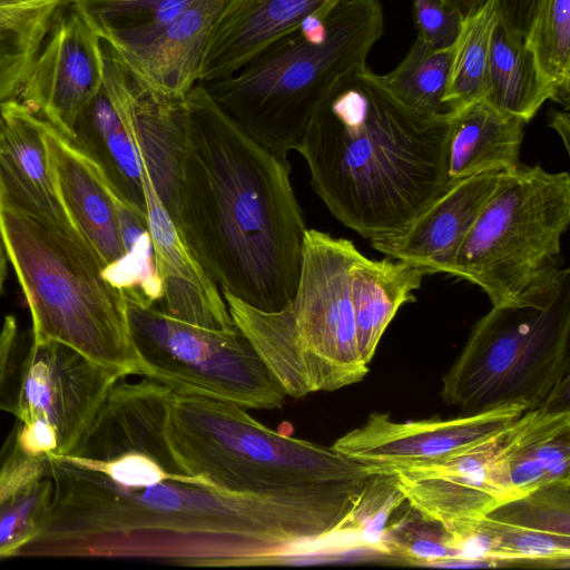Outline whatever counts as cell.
Returning <instances> with one entry per match:
<instances>
[{
  "mask_svg": "<svg viewBox=\"0 0 570 570\" xmlns=\"http://www.w3.org/2000/svg\"><path fill=\"white\" fill-rule=\"evenodd\" d=\"M527 124L484 99L455 112L450 119L445 146L448 184L518 165Z\"/></svg>",
  "mask_w": 570,
  "mask_h": 570,
  "instance_id": "cell-22",
  "label": "cell"
},
{
  "mask_svg": "<svg viewBox=\"0 0 570 570\" xmlns=\"http://www.w3.org/2000/svg\"><path fill=\"white\" fill-rule=\"evenodd\" d=\"M450 119L405 105L364 65L335 82L296 150L330 213L361 237L381 239L448 188Z\"/></svg>",
  "mask_w": 570,
  "mask_h": 570,
  "instance_id": "cell-3",
  "label": "cell"
},
{
  "mask_svg": "<svg viewBox=\"0 0 570 570\" xmlns=\"http://www.w3.org/2000/svg\"><path fill=\"white\" fill-rule=\"evenodd\" d=\"M52 1H67V0H0V8H16L32 4H41Z\"/></svg>",
  "mask_w": 570,
  "mask_h": 570,
  "instance_id": "cell-41",
  "label": "cell"
},
{
  "mask_svg": "<svg viewBox=\"0 0 570 570\" xmlns=\"http://www.w3.org/2000/svg\"><path fill=\"white\" fill-rule=\"evenodd\" d=\"M326 23L322 41L308 40L297 29L233 75L203 83L247 135L283 160L296 150L335 82L366 65L384 32V12L379 0H342Z\"/></svg>",
  "mask_w": 570,
  "mask_h": 570,
  "instance_id": "cell-7",
  "label": "cell"
},
{
  "mask_svg": "<svg viewBox=\"0 0 570 570\" xmlns=\"http://www.w3.org/2000/svg\"><path fill=\"white\" fill-rule=\"evenodd\" d=\"M0 232L30 309L33 340L61 342L124 377L138 375L125 294L71 226L0 207Z\"/></svg>",
  "mask_w": 570,
  "mask_h": 570,
  "instance_id": "cell-5",
  "label": "cell"
},
{
  "mask_svg": "<svg viewBox=\"0 0 570 570\" xmlns=\"http://www.w3.org/2000/svg\"><path fill=\"white\" fill-rule=\"evenodd\" d=\"M116 207L125 256L102 269L104 277L120 289L129 305H158L164 294L147 217L117 194Z\"/></svg>",
  "mask_w": 570,
  "mask_h": 570,
  "instance_id": "cell-29",
  "label": "cell"
},
{
  "mask_svg": "<svg viewBox=\"0 0 570 570\" xmlns=\"http://www.w3.org/2000/svg\"><path fill=\"white\" fill-rule=\"evenodd\" d=\"M225 0H196L148 42L116 51L131 77L154 98L180 101L199 82L213 27Z\"/></svg>",
  "mask_w": 570,
  "mask_h": 570,
  "instance_id": "cell-17",
  "label": "cell"
},
{
  "mask_svg": "<svg viewBox=\"0 0 570 570\" xmlns=\"http://www.w3.org/2000/svg\"><path fill=\"white\" fill-rule=\"evenodd\" d=\"M45 139L55 187L71 225L95 249L105 267L117 263L126 250L116 190L98 165L48 122Z\"/></svg>",
  "mask_w": 570,
  "mask_h": 570,
  "instance_id": "cell-19",
  "label": "cell"
},
{
  "mask_svg": "<svg viewBox=\"0 0 570 570\" xmlns=\"http://www.w3.org/2000/svg\"><path fill=\"white\" fill-rule=\"evenodd\" d=\"M498 22L511 35L523 38L541 0H490Z\"/></svg>",
  "mask_w": 570,
  "mask_h": 570,
  "instance_id": "cell-37",
  "label": "cell"
},
{
  "mask_svg": "<svg viewBox=\"0 0 570 570\" xmlns=\"http://www.w3.org/2000/svg\"><path fill=\"white\" fill-rule=\"evenodd\" d=\"M122 377L61 342L30 335L22 345L18 336L0 385V410L20 422H48L58 436L56 456L66 455Z\"/></svg>",
  "mask_w": 570,
  "mask_h": 570,
  "instance_id": "cell-11",
  "label": "cell"
},
{
  "mask_svg": "<svg viewBox=\"0 0 570 570\" xmlns=\"http://www.w3.org/2000/svg\"><path fill=\"white\" fill-rule=\"evenodd\" d=\"M52 499L19 557L153 559L195 567L274 563L342 520L336 502L232 494L186 473L169 445L144 473L114 482L51 458Z\"/></svg>",
  "mask_w": 570,
  "mask_h": 570,
  "instance_id": "cell-1",
  "label": "cell"
},
{
  "mask_svg": "<svg viewBox=\"0 0 570 570\" xmlns=\"http://www.w3.org/2000/svg\"><path fill=\"white\" fill-rule=\"evenodd\" d=\"M548 120V125L559 134L563 140L567 153H569L570 115L568 109L563 111L551 110Z\"/></svg>",
  "mask_w": 570,
  "mask_h": 570,
  "instance_id": "cell-39",
  "label": "cell"
},
{
  "mask_svg": "<svg viewBox=\"0 0 570 570\" xmlns=\"http://www.w3.org/2000/svg\"><path fill=\"white\" fill-rule=\"evenodd\" d=\"M46 124L17 98L0 105V207L71 225L49 168Z\"/></svg>",
  "mask_w": 570,
  "mask_h": 570,
  "instance_id": "cell-21",
  "label": "cell"
},
{
  "mask_svg": "<svg viewBox=\"0 0 570 570\" xmlns=\"http://www.w3.org/2000/svg\"><path fill=\"white\" fill-rule=\"evenodd\" d=\"M569 224V173L519 163L501 171L444 274L478 285L492 307H549L570 281L561 255Z\"/></svg>",
  "mask_w": 570,
  "mask_h": 570,
  "instance_id": "cell-8",
  "label": "cell"
},
{
  "mask_svg": "<svg viewBox=\"0 0 570 570\" xmlns=\"http://www.w3.org/2000/svg\"><path fill=\"white\" fill-rule=\"evenodd\" d=\"M428 274L400 259H371L357 252L351 269V292L357 345L366 364L400 307L415 301L414 291Z\"/></svg>",
  "mask_w": 570,
  "mask_h": 570,
  "instance_id": "cell-23",
  "label": "cell"
},
{
  "mask_svg": "<svg viewBox=\"0 0 570 570\" xmlns=\"http://www.w3.org/2000/svg\"><path fill=\"white\" fill-rule=\"evenodd\" d=\"M489 515L559 535L570 537V482L542 485Z\"/></svg>",
  "mask_w": 570,
  "mask_h": 570,
  "instance_id": "cell-35",
  "label": "cell"
},
{
  "mask_svg": "<svg viewBox=\"0 0 570 570\" xmlns=\"http://www.w3.org/2000/svg\"><path fill=\"white\" fill-rule=\"evenodd\" d=\"M405 502L393 473H368L353 505L326 537L311 547L347 553L372 552L387 556L385 531L393 513Z\"/></svg>",
  "mask_w": 570,
  "mask_h": 570,
  "instance_id": "cell-26",
  "label": "cell"
},
{
  "mask_svg": "<svg viewBox=\"0 0 570 570\" xmlns=\"http://www.w3.org/2000/svg\"><path fill=\"white\" fill-rule=\"evenodd\" d=\"M455 43V42H454ZM454 45L435 48L416 37L401 62L380 75L383 85L405 105L433 117L451 118L445 101Z\"/></svg>",
  "mask_w": 570,
  "mask_h": 570,
  "instance_id": "cell-31",
  "label": "cell"
},
{
  "mask_svg": "<svg viewBox=\"0 0 570 570\" xmlns=\"http://www.w3.org/2000/svg\"><path fill=\"white\" fill-rule=\"evenodd\" d=\"M357 252L350 239L307 229L297 287L283 308L261 311L222 292L235 325L287 396L333 392L368 372L357 345L351 292Z\"/></svg>",
  "mask_w": 570,
  "mask_h": 570,
  "instance_id": "cell-6",
  "label": "cell"
},
{
  "mask_svg": "<svg viewBox=\"0 0 570 570\" xmlns=\"http://www.w3.org/2000/svg\"><path fill=\"white\" fill-rule=\"evenodd\" d=\"M502 170L479 173L451 185L401 233L370 240L375 250L425 269L445 273L460 244L494 191Z\"/></svg>",
  "mask_w": 570,
  "mask_h": 570,
  "instance_id": "cell-16",
  "label": "cell"
},
{
  "mask_svg": "<svg viewBox=\"0 0 570 570\" xmlns=\"http://www.w3.org/2000/svg\"><path fill=\"white\" fill-rule=\"evenodd\" d=\"M570 281L546 308L492 307L442 377L441 397L472 414L513 402L569 404Z\"/></svg>",
  "mask_w": 570,
  "mask_h": 570,
  "instance_id": "cell-9",
  "label": "cell"
},
{
  "mask_svg": "<svg viewBox=\"0 0 570 570\" xmlns=\"http://www.w3.org/2000/svg\"><path fill=\"white\" fill-rule=\"evenodd\" d=\"M527 410L528 403L513 402L456 417L409 422L374 412L332 446L363 465L367 473H396L470 450L505 430Z\"/></svg>",
  "mask_w": 570,
  "mask_h": 570,
  "instance_id": "cell-12",
  "label": "cell"
},
{
  "mask_svg": "<svg viewBox=\"0 0 570 570\" xmlns=\"http://www.w3.org/2000/svg\"><path fill=\"white\" fill-rule=\"evenodd\" d=\"M10 443L0 463V559L18 557L39 534L52 499L49 459L27 455Z\"/></svg>",
  "mask_w": 570,
  "mask_h": 570,
  "instance_id": "cell-24",
  "label": "cell"
},
{
  "mask_svg": "<svg viewBox=\"0 0 570 570\" xmlns=\"http://www.w3.org/2000/svg\"><path fill=\"white\" fill-rule=\"evenodd\" d=\"M177 224L219 287L261 311L297 287L307 230L291 164L247 135L198 82L183 99Z\"/></svg>",
  "mask_w": 570,
  "mask_h": 570,
  "instance_id": "cell-2",
  "label": "cell"
},
{
  "mask_svg": "<svg viewBox=\"0 0 570 570\" xmlns=\"http://www.w3.org/2000/svg\"><path fill=\"white\" fill-rule=\"evenodd\" d=\"M196 0H70L94 32L115 50L139 47Z\"/></svg>",
  "mask_w": 570,
  "mask_h": 570,
  "instance_id": "cell-28",
  "label": "cell"
},
{
  "mask_svg": "<svg viewBox=\"0 0 570 570\" xmlns=\"http://www.w3.org/2000/svg\"><path fill=\"white\" fill-rule=\"evenodd\" d=\"M550 99L569 108L570 0H541L523 37Z\"/></svg>",
  "mask_w": 570,
  "mask_h": 570,
  "instance_id": "cell-32",
  "label": "cell"
},
{
  "mask_svg": "<svg viewBox=\"0 0 570 570\" xmlns=\"http://www.w3.org/2000/svg\"><path fill=\"white\" fill-rule=\"evenodd\" d=\"M17 338V320L12 315H7L0 331V385L4 377L8 361Z\"/></svg>",
  "mask_w": 570,
  "mask_h": 570,
  "instance_id": "cell-38",
  "label": "cell"
},
{
  "mask_svg": "<svg viewBox=\"0 0 570 570\" xmlns=\"http://www.w3.org/2000/svg\"><path fill=\"white\" fill-rule=\"evenodd\" d=\"M7 268H8V256L4 248L3 239L0 232V295L2 293L4 279L7 276Z\"/></svg>",
  "mask_w": 570,
  "mask_h": 570,
  "instance_id": "cell-42",
  "label": "cell"
},
{
  "mask_svg": "<svg viewBox=\"0 0 570 570\" xmlns=\"http://www.w3.org/2000/svg\"><path fill=\"white\" fill-rule=\"evenodd\" d=\"M456 8L464 18L476 11L487 0H443Z\"/></svg>",
  "mask_w": 570,
  "mask_h": 570,
  "instance_id": "cell-40",
  "label": "cell"
},
{
  "mask_svg": "<svg viewBox=\"0 0 570 570\" xmlns=\"http://www.w3.org/2000/svg\"><path fill=\"white\" fill-rule=\"evenodd\" d=\"M138 375L174 394L200 395L243 409L282 407L286 393L237 327L207 328L161 311L128 304Z\"/></svg>",
  "mask_w": 570,
  "mask_h": 570,
  "instance_id": "cell-10",
  "label": "cell"
},
{
  "mask_svg": "<svg viewBox=\"0 0 570 570\" xmlns=\"http://www.w3.org/2000/svg\"><path fill=\"white\" fill-rule=\"evenodd\" d=\"M342 0H225L205 49L199 82L224 79L298 29L321 8Z\"/></svg>",
  "mask_w": 570,
  "mask_h": 570,
  "instance_id": "cell-20",
  "label": "cell"
},
{
  "mask_svg": "<svg viewBox=\"0 0 570 570\" xmlns=\"http://www.w3.org/2000/svg\"><path fill=\"white\" fill-rule=\"evenodd\" d=\"M401 507L395 511L397 518L391 519L385 531L387 557H397L420 566L460 562L450 532L440 523L424 518L410 504L405 510H401Z\"/></svg>",
  "mask_w": 570,
  "mask_h": 570,
  "instance_id": "cell-34",
  "label": "cell"
},
{
  "mask_svg": "<svg viewBox=\"0 0 570 570\" xmlns=\"http://www.w3.org/2000/svg\"><path fill=\"white\" fill-rule=\"evenodd\" d=\"M67 1L0 8V105L14 99Z\"/></svg>",
  "mask_w": 570,
  "mask_h": 570,
  "instance_id": "cell-30",
  "label": "cell"
},
{
  "mask_svg": "<svg viewBox=\"0 0 570 570\" xmlns=\"http://www.w3.org/2000/svg\"><path fill=\"white\" fill-rule=\"evenodd\" d=\"M497 14L490 0L465 18L454 43L445 101L455 114L483 99Z\"/></svg>",
  "mask_w": 570,
  "mask_h": 570,
  "instance_id": "cell-33",
  "label": "cell"
},
{
  "mask_svg": "<svg viewBox=\"0 0 570 570\" xmlns=\"http://www.w3.org/2000/svg\"><path fill=\"white\" fill-rule=\"evenodd\" d=\"M504 431L448 460L393 473L405 502L456 533L518 500L501 453Z\"/></svg>",
  "mask_w": 570,
  "mask_h": 570,
  "instance_id": "cell-13",
  "label": "cell"
},
{
  "mask_svg": "<svg viewBox=\"0 0 570 570\" xmlns=\"http://www.w3.org/2000/svg\"><path fill=\"white\" fill-rule=\"evenodd\" d=\"M417 37L435 48H448L456 41L464 16L443 0H412Z\"/></svg>",
  "mask_w": 570,
  "mask_h": 570,
  "instance_id": "cell-36",
  "label": "cell"
},
{
  "mask_svg": "<svg viewBox=\"0 0 570 570\" xmlns=\"http://www.w3.org/2000/svg\"><path fill=\"white\" fill-rule=\"evenodd\" d=\"M463 557L471 562H569L570 537L519 525L491 515L470 523L459 538Z\"/></svg>",
  "mask_w": 570,
  "mask_h": 570,
  "instance_id": "cell-27",
  "label": "cell"
},
{
  "mask_svg": "<svg viewBox=\"0 0 570 570\" xmlns=\"http://www.w3.org/2000/svg\"><path fill=\"white\" fill-rule=\"evenodd\" d=\"M483 99L527 122L551 100L524 39L509 33L499 22L491 37Z\"/></svg>",
  "mask_w": 570,
  "mask_h": 570,
  "instance_id": "cell-25",
  "label": "cell"
},
{
  "mask_svg": "<svg viewBox=\"0 0 570 570\" xmlns=\"http://www.w3.org/2000/svg\"><path fill=\"white\" fill-rule=\"evenodd\" d=\"M164 434L186 473L232 494L294 502L354 499L368 474L333 446L275 432L246 409L200 395L171 394Z\"/></svg>",
  "mask_w": 570,
  "mask_h": 570,
  "instance_id": "cell-4",
  "label": "cell"
},
{
  "mask_svg": "<svg viewBox=\"0 0 570 570\" xmlns=\"http://www.w3.org/2000/svg\"><path fill=\"white\" fill-rule=\"evenodd\" d=\"M145 209L164 294L161 311L207 328H232L235 323L218 286L194 257L180 229L144 168Z\"/></svg>",
  "mask_w": 570,
  "mask_h": 570,
  "instance_id": "cell-18",
  "label": "cell"
},
{
  "mask_svg": "<svg viewBox=\"0 0 570 570\" xmlns=\"http://www.w3.org/2000/svg\"><path fill=\"white\" fill-rule=\"evenodd\" d=\"M100 47L102 86L80 112L68 139L98 165L120 197L146 214L131 77L108 42L100 39Z\"/></svg>",
  "mask_w": 570,
  "mask_h": 570,
  "instance_id": "cell-15",
  "label": "cell"
},
{
  "mask_svg": "<svg viewBox=\"0 0 570 570\" xmlns=\"http://www.w3.org/2000/svg\"><path fill=\"white\" fill-rule=\"evenodd\" d=\"M100 38L70 7L62 9L20 89V101L67 138L100 90Z\"/></svg>",
  "mask_w": 570,
  "mask_h": 570,
  "instance_id": "cell-14",
  "label": "cell"
}]
</instances>
